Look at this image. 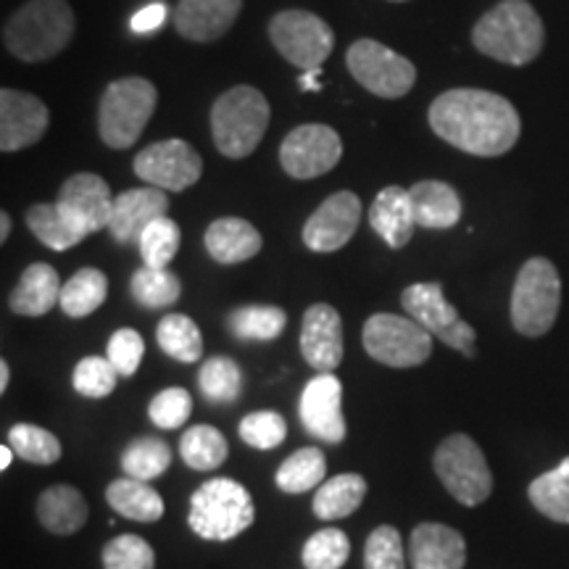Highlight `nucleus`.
<instances>
[{
    "mask_svg": "<svg viewBox=\"0 0 569 569\" xmlns=\"http://www.w3.org/2000/svg\"><path fill=\"white\" fill-rule=\"evenodd\" d=\"M256 507L248 490L230 478L206 480L190 498V530L203 540H232L253 525Z\"/></svg>",
    "mask_w": 569,
    "mask_h": 569,
    "instance_id": "5",
    "label": "nucleus"
},
{
    "mask_svg": "<svg viewBox=\"0 0 569 569\" xmlns=\"http://www.w3.org/2000/svg\"><path fill=\"white\" fill-rule=\"evenodd\" d=\"M56 203H59V209L67 213L71 222L88 234L109 230L113 196L109 190V182H106L103 177L90 172L69 177V180L61 184Z\"/></svg>",
    "mask_w": 569,
    "mask_h": 569,
    "instance_id": "17",
    "label": "nucleus"
},
{
    "mask_svg": "<svg viewBox=\"0 0 569 569\" xmlns=\"http://www.w3.org/2000/svg\"><path fill=\"white\" fill-rule=\"evenodd\" d=\"M130 293L134 301L146 309H169V306L180 301L182 282L180 277L169 269L146 267L142 264L130 280Z\"/></svg>",
    "mask_w": 569,
    "mask_h": 569,
    "instance_id": "37",
    "label": "nucleus"
},
{
    "mask_svg": "<svg viewBox=\"0 0 569 569\" xmlns=\"http://www.w3.org/2000/svg\"><path fill=\"white\" fill-rule=\"evenodd\" d=\"M284 325H288V315L280 309V306H240L234 309L230 319H227V327L238 340H259V343H267V340H274L282 336Z\"/></svg>",
    "mask_w": 569,
    "mask_h": 569,
    "instance_id": "34",
    "label": "nucleus"
},
{
    "mask_svg": "<svg viewBox=\"0 0 569 569\" xmlns=\"http://www.w3.org/2000/svg\"><path fill=\"white\" fill-rule=\"evenodd\" d=\"M172 465V448L159 438H138L122 451V469L127 478L151 482L161 478Z\"/></svg>",
    "mask_w": 569,
    "mask_h": 569,
    "instance_id": "38",
    "label": "nucleus"
},
{
    "mask_svg": "<svg viewBox=\"0 0 569 569\" xmlns=\"http://www.w3.org/2000/svg\"><path fill=\"white\" fill-rule=\"evenodd\" d=\"M238 432L243 443L256 448V451H272L288 438V425L277 411H253V415L243 417Z\"/></svg>",
    "mask_w": 569,
    "mask_h": 569,
    "instance_id": "46",
    "label": "nucleus"
},
{
    "mask_svg": "<svg viewBox=\"0 0 569 569\" xmlns=\"http://www.w3.org/2000/svg\"><path fill=\"white\" fill-rule=\"evenodd\" d=\"M298 415L311 438L322 440V443H343V386L338 377L332 372H319L315 380L306 382Z\"/></svg>",
    "mask_w": 569,
    "mask_h": 569,
    "instance_id": "15",
    "label": "nucleus"
},
{
    "mask_svg": "<svg viewBox=\"0 0 569 569\" xmlns=\"http://www.w3.org/2000/svg\"><path fill=\"white\" fill-rule=\"evenodd\" d=\"M198 388L211 403H232L243 390V372L230 356H213L198 372Z\"/></svg>",
    "mask_w": 569,
    "mask_h": 569,
    "instance_id": "39",
    "label": "nucleus"
},
{
    "mask_svg": "<svg viewBox=\"0 0 569 569\" xmlns=\"http://www.w3.org/2000/svg\"><path fill=\"white\" fill-rule=\"evenodd\" d=\"M319 71H322V69H315V71H303V74H301V88H303V90H311V92H317L319 88H322V84H319Z\"/></svg>",
    "mask_w": 569,
    "mask_h": 569,
    "instance_id": "50",
    "label": "nucleus"
},
{
    "mask_svg": "<svg viewBox=\"0 0 569 569\" xmlns=\"http://www.w3.org/2000/svg\"><path fill=\"white\" fill-rule=\"evenodd\" d=\"M427 119L440 140L482 159L511 151L522 132L515 106L478 88H457L438 96Z\"/></svg>",
    "mask_w": 569,
    "mask_h": 569,
    "instance_id": "1",
    "label": "nucleus"
},
{
    "mask_svg": "<svg viewBox=\"0 0 569 569\" xmlns=\"http://www.w3.org/2000/svg\"><path fill=\"white\" fill-rule=\"evenodd\" d=\"M74 38V11L67 0H30L3 27L6 51L19 61H48Z\"/></svg>",
    "mask_w": 569,
    "mask_h": 569,
    "instance_id": "3",
    "label": "nucleus"
},
{
    "mask_svg": "<svg viewBox=\"0 0 569 569\" xmlns=\"http://www.w3.org/2000/svg\"><path fill=\"white\" fill-rule=\"evenodd\" d=\"M38 519L53 536H71L88 522V501L77 488L53 486L38 498Z\"/></svg>",
    "mask_w": 569,
    "mask_h": 569,
    "instance_id": "27",
    "label": "nucleus"
},
{
    "mask_svg": "<svg viewBox=\"0 0 569 569\" xmlns=\"http://www.w3.org/2000/svg\"><path fill=\"white\" fill-rule=\"evenodd\" d=\"M561 280L557 267L543 256L525 261L511 290V325L519 336L540 338L559 317Z\"/></svg>",
    "mask_w": 569,
    "mask_h": 569,
    "instance_id": "7",
    "label": "nucleus"
},
{
    "mask_svg": "<svg viewBox=\"0 0 569 569\" xmlns=\"http://www.w3.org/2000/svg\"><path fill=\"white\" fill-rule=\"evenodd\" d=\"M9 380H11L9 365H6V361H0V393H6V388H9Z\"/></svg>",
    "mask_w": 569,
    "mask_h": 569,
    "instance_id": "53",
    "label": "nucleus"
},
{
    "mask_svg": "<svg viewBox=\"0 0 569 569\" xmlns=\"http://www.w3.org/2000/svg\"><path fill=\"white\" fill-rule=\"evenodd\" d=\"M206 251L219 264H243L261 251V234L240 217H222L206 230Z\"/></svg>",
    "mask_w": 569,
    "mask_h": 569,
    "instance_id": "24",
    "label": "nucleus"
},
{
    "mask_svg": "<svg viewBox=\"0 0 569 569\" xmlns=\"http://www.w3.org/2000/svg\"><path fill=\"white\" fill-rule=\"evenodd\" d=\"M106 296H109V280L101 269H80L69 277V282L61 288V311L71 319H84L92 311L101 309Z\"/></svg>",
    "mask_w": 569,
    "mask_h": 569,
    "instance_id": "31",
    "label": "nucleus"
},
{
    "mask_svg": "<svg viewBox=\"0 0 569 569\" xmlns=\"http://www.w3.org/2000/svg\"><path fill=\"white\" fill-rule=\"evenodd\" d=\"M132 167L142 182L169 190V193H182V190L193 188L203 174L201 156L184 140H161L142 148L134 156Z\"/></svg>",
    "mask_w": 569,
    "mask_h": 569,
    "instance_id": "13",
    "label": "nucleus"
},
{
    "mask_svg": "<svg viewBox=\"0 0 569 569\" xmlns=\"http://www.w3.org/2000/svg\"><path fill=\"white\" fill-rule=\"evenodd\" d=\"M163 21H167V6L163 3H148L146 9H140L130 21V30L134 34H151L161 30Z\"/></svg>",
    "mask_w": 569,
    "mask_h": 569,
    "instance_id": "49",
    "label": "nucleus"
},
{
    "mask_svg": "<svg viewBox=\"0 0 569 569\" xmlns=\"http://www.w3.org/2000/svg\"><path fill=\"white\" fill-rule=\"evenodd\" d=\"M343 140L327 124L296 127L280 146V163L293 180H315L338 167Z\"/></svg>",
    "mask_w": 569,
    "mask_h": 569,
    "instance_id": "14",
    "label": "nucleus"
},
{
    "mask_svg": "<svg viewBox=\"0 0 569 569\" xmlns=\"http://www.w3.org/2000/svg\"><path fill=\"white\" fill-rule=\"evenodd\" d=\"M346 67L353 80L377 98H403L417 82V69L407 56L369 38L348 48Z\"/></svg>",
    "mask_w": 569,
    "mask_h": 569,
    "instance_id": "12",
    "label": "nucleus"
},
{
    "mask_svg": "<svg viewBox=\"0 0 569 569\" xmlns=\"http://www.w3.org/2000/svg\"><path fill=\"white\" fill-rule=\"evenodd\" d=\"M117 367L111 365L109 356H84L71 375V386L84 398H106L117 388Z\"/></svg>",
    "mask_w": 569,
    "mask_h": 569,
    "instance_id": "43",
    "label": "nucleus"
},
{
    "mask_svg": "<svg viewBox=\"0 0 569 569\" xmlns=\"http://www.w3.org/2000/svg\"><path fill=\"white\" fill-rule=\"evenodd\" d=\"M9 446L17 451V457L32 461V465H56L61 459L59 438L38 425H13Z\"/></svg>",
    "mask_w": 569,
    "mask_h": 569,
    "instance_id": "42",
    "label": "nucleus"
},
{
    "mask_svg": "<svg viewBox=\"0 0 569 569\" xmlns=\"http://www.w3.org/2000/svg\"><path fill=\"white\" fill-rule=\"evenodd\" d=\"M156 343L169 359L193 365L203 356V336L198 325L184 315H167L156 327Z\"/></svg>",
    "mask_w": 569,
    "mask_h": 569,
    "instance_id": "33",
    "label": "nucleus"
},
{
    "mask_svg": "<svg viewBox=\"0 0 569 569\" xmlns=\"http://www.w3.org/2000/svg\"><path fill=\"white\" fill-rule=\"evenodd\" d=\"M169 198L161 188H134L113 198L109 232L117 243H138L142 230L156 219L167 217Z\"/></svg>",
    "mask_w": 569,
    "mask_h": 569,
    "instance_id": "20",
    "label": "nucleus"
},
{
    "mask_svg": "<svg viewBox=\"0 0 569 569\" xmlns=\"http://www.w3.org/2000/svg\"><path fill=\"white\" fill-rule=\"evenodd\" d=\"M409 557L411 569H465V536L448 525L422 522L411 532Z\"/></svg>",
    "mask_w": 569,
    "mask_h": 569,
    "instance_id": "21",
    "label": "nucleus"
},
{
    "mask_svg": "<svg viewBox=\"0 0 569 569\" xmlns=\"http://www.w3.org/2000/svg\"><path fill=\"white\" fill-rule=\"evenodd\" d=\"M369 224H372V230L380 234L390 248H396V251L407 246L417 227L409 190L398 188V184L382 188L372 206H369Z\"/></svg>",
    "mask_w": 569,
    "mask_h": 569,
    "instance_id": "23",
    "label": "nucleus"
},
{
    "mask_svg": "<svg viewBox=\"0 0 569 569\" xmlns=\"http://www.w3.org/2000/svg\"><path fill=\"white\" fill-rule=\"evenodd\" d=\"M180 240H182V232L174 219L169 217L156 219V222H151L146 230H142L138 240L142 264L167 269L169 261L174 259L177 251H180Z\"/></svg>",
    "mask_w": 569,
    "mask_h": 569,
    "instance_id": "40",
    "label": "nucleus"
},
{
    "mask_svg": "<svg viewBox=\"0 0 569 569\" xmlns=\"http://www.w3.org/2000/svg\"><path fill=\"white\" fill-rule=\"evenodd\" d=\"M361 222V201L351 190L330 196L306 219L303 243L315 253H336L356 234Z\"/></svg>",
    "mask_w": 569,
    "mask_h": 569,
    "instance_id": "16",
    "label": "nucleus"
},
{
    "mask_svg": "<svg viewBox=\"0 0 569 569\" xmlns=\"http://www.w3.org/2000/svg\"><path fill=\"white\" fill-rule=\"evenodd\" d=\"M528 496L540 515L559 525H569V457L532 480Z\"/></svg>",
    "mask_w": 569,
    "mask_h": 569,
    "instance_id": "32",
    "label": "nucleus"
},
{
    "mask_svg": "<svg viewBox=\"0 0 569 569\" xmlns=\"http://www.w3.org/2000/svg\"><path fill=\"white\" fill-rule=\"evenodd\" d=\"M390 3H403V0H390Z\"/></svg>",
    "mask_w": 569,
    "mask_h": 569,
    "instance_id": "54",
    "label": "nucleus"
},
{
    "mask_svg": "<svg viewBox=\"0 0 569 569\" xmlns=\"http://www.w3.org/2000/svg\"><path fill=\"white\" fill-rule=\"evenodd\" d=\"M367 496V480L361 475L346 472L338 475V478L327 480L325 486L317 488L315 493V515L325 522H332V519L351 517L356 509L361 507Z\"/></svg>",
    "mask_w": 569,
    "mask_h": 569,
    "instance_id": "29",
    "label": "nucleus"
},
{
    "mask_svg": "<svg viewBox=\"0 0 569 569\" xmlns=\"http://www.w3.org/2000/svg\"><path fill=\"white\" fill-rule=\"evenodd\" d=\"M401 306L417 325H422L432 338L440 340V343L465 353L467 359H475V356H478V348H475L478 332H475V327L467 325L465 319L459 317V311L446 301L443 284L440 282L409 284L401 293Z\"/></svg>",
    "mask_w": 569,
    "mask_h": 569,
    "instance_id": "9",
    "label": "nucleus"
},
{
    "mask_svg": "<svg viewBox=\"0 0 569 569\" xmlns=\"http://www.w3.org/2000/svg\"><path fill=\"white\" fill-rule=\"evenodd\" d=\"M106 501L117 515L132 519V522H159L163 511H167L159 490L132 478L113 480L106 490Z\"/></svg>",
    "mask_w": 569,
    "mask_h": 569,
    "instance_id": "28",
    "label": "nucleus"
},
{
    "mask_svg": "<svg viewBox=\"0 0 569 569\" xmlns=\"http://www.w3.org/2000/svg\"><path fill=\"white\" fill-rule=\"evenodd\" d=\"M9 234H11V217L3 211L0 213V240L6 243V240H9Z\"/></svg>",
    "mask_w": 569,
    "mask_h": 569,
    "instance_id": "52",
    "label": "nucleus"
},
{
    "mask_svg": "<svg viewBox=\"0 0 569 569\" xmlns=\"http://www.w3.org/2000/svg\"><path fill=\"white\" fill-rule=\"evenodd\" d=\"M240 9L243 0H180L174 27L184 40L213 42L230 30Z\"/></svg>",
    "mask_w": 569,
    "mask_h": 569,
    "instance_id": "22",
    "label": "nucleus"
},
{
    "mask_svg": "<svg viewBox=\"0 0 569 569\" xmlns=\"http://www.w3.org/2000/svg\"><path fill=\"white\" fill-rule=\"evenodd\" d=\"M301 353L317 372H336L343 361V322L330 303L306 309L301 325Z\"/></svg>",
    "mask_w": 569,
    "mask_h": 569,
    "instance_id": "19",
    "label": "nucleus"
},
{
    "mask_svg": "<svg viewBox=\"0 0 569 569\" xmlns=\"http://www.w3.org/2000/svg\"><path fill=\"white\" fill-rule=\"evenodd\" d=\"M269 40L284 61L303 71L322 69L336 48V32L325 19L309 11H280L269 21Z\"/></svg>",
    "mask_w": 569,
    "mask_h": 569,
    "instance_id": "10",
    "label": "nucleus"
},
{
    "mask_svg": "<svg viewBox=\"0 0 569 569\" xmlns=\"http://www.w3.org/2000/svg\"><path fill=\"white\" fill-rule=\"evenodd\" d=\"M227 453H230V446H227V438L217 430V427L196 425L182 432L180 457L190 469L209 472V469L224 465Z\"/></svg>",
    "mask_w": 569,
    "mask_h": 569,
    "instance_id": "35",
    "label": "nucleus"
},
{
    "mask_svg": "<svg viewBox=\"0 0 569 569\" xmlns=\"http://www.w3.org/2000/svg\"><path fill=\"white\" fill-rule=\"evenodd\" d=\"M365 569H407L401 532L393 525H380L367 538Z\"/></svg>",
    "mask_w": 569,
    "mask_h": 569,
    "instance_id": "45",
    "label": "nucleus"
},
{
    "mask_svg": "<svg viewBox=\"0 0 569 569\" xmlns=\"http://www.w3.org/2000/svg\"><path fill=\"white\" fill-rule=\"evenodd\" d=\"M415 206L417 227L425 230H451L461 219L459 193L451 184L438 180H422L409 190Z\"/></svg>",
    "mask_w": 569,
    "mask_h": 569,
    "instance_id": "26",
    "label": "nucleus"
},
{
    "mask_svg": "<svg viewBox=\"0 0 569 569\" xmlns=\"http://www.w3.org/2000/svg\"><path fill=\"white\" fill-rule=\"evenodd\" d=\"M351 557V540L343 530L325 528L303 543V565L306 569H343Z\"/></svg>",
    "mask_w": 569,
    "mask_h": 569,
    "instance_id": "41",
    "label": "nucleus"
},
{
    "mask_svg": "<svg viewBox=\"0 0 569 569\" xmlns=\"http://www.w3.org/2000/svg\"><path fill=\"white\" fill-rule=\"evenodd\" d=\"M13 453H17V451H13V448H11L9 443H6V446H0V469H3V472H6V469L11 467V461H13Z\"/></svg>",
    "mask_w": 569,
    "mask_h": 569,
    "instance_id": "51",
    "label": "nucleus"
},
{
    "mask_svg": "<svg viewBox=\"0 0 569 569\" xmlns=\"http://www.w3.org/2000/svg\"><path fill=\"white\" fill-rule=\"evenodd\" d=\"M269 127V103L251 84H238L211 109V138L227 159H246L259 148Z\"/></svg>",
    "mask_w": 569,
    "mask_h": 569,
    "instance_id": "4",
    "label": "nucleus"
},
{
    "mask_svg": "<svg viewBox=\"0 0 569 569\" xmlns=\"http://www.w3.org/2000/svg\"><path fill=\"white\" fill-rule=\"evenodd\" d=\"M546 30L528 0H501L475 24L472 42L488 59L525 67L543 51Z\"/></svg>",
    "mask_w": 569,
    "mask_h": 569,
    "instance_id": "2",
    "label": "nucleus"
},
{
    "mask_svg": "<svg viewBox=\"0 0 569 569\" xmlns=\"http://www.w3.org/2000/svg\"><path fill=\"white\" fill-rule=\"evenodd\" d=\"M159 92L153 82L142 77H122L106 88L98 106V132L113 151H124L140 140L146 124L151 122Z\"/></svg>",
    "mask_w": 569,
    "mask_h": 569,
    "instance_id": "6",
    "label": "nucleus"
},
{
    "mask_svg": "<svg viewBox=\"0 0 569 569\" xmlns=\"http://www.w3.org/2000/svg\"><path fill=\"white\" fill-rule=\"evenodd\" d=\"M106 356L113 367H117L119 377H132L142 365V356H146V343H142V336L138 330H117L109 340V348H106Z\"/></svg>",
    "mask_w": 569,
    "mask_h": 569,
    "instance_id": "48",
    "label": "nucleus"
},
{
    "mask_svg": "<svg viewBox=\"0 0 569 569\" xmlns=\"http://www.w3.org/2000/svg\"><path fill=\"white\" fill-rule=\"evenodd\" d=\"M432 467L461 507H480L493 493V472H490L486 453L465 432H453L438 446Z\"/></svg>",
    "mask_w": 569,
    "mask_h": 569,
    "instance_id": "8",
    "label": "nucleus"
},
{
    "mask_svg": "<svg viewBox=\"0 0 569 569\" xmlns=\"http://www.w3.org/2000/svg\"><path fill=\"white\" fill-rule=\"evenodd\" d=\"M103 569H156V553L146 538L127 532L103 546Z\"/></svg>",
    "mask_w": 569,
    "mask_h": 569,
    "instance_id": "44",
    "label": "nucleus"
},
{
    "mask_svg": "<svg viewBox=\"0 0 569 569\" xmlns=\"http://www.w3.org/2000/svg\"><path fill=\"white\" fill-rule=\"evenodd\" d=\"M361 340L375 361L393 369L419 367L432 353V336L411 317L372 315L365 322Z\"/></svg>",
    "mask_w": 569,
    "mask_h": 569,
    "instance_id": "11",
    "label": "nucleus"
},
{
    "mask_svg": "<svg viewBox=\"0 0 569 569\" xmlns=\"http://www.w3.org/2000/svg\"><path fill=\"white\" fill-rule=\"evenodd\" d=\"M27 227L34 238L51 251H69L77 243L88 238V232L80 230L71 219L59 209V203H38L27 211Z\"/></svg>",
    "mask_w": 569,
    "mask_h": 569,
    "instance_id": "30",
    "label": "nucleus"
},
{
    "mask_svg": "<svg viewBox=\"0 0 569 569\" xmlns=\"http://www.w3.org/2000/svg\"><path fill=\"white\" fill-rule=\"evenodd\" d=\"M51 113L40 98L30 92L0 90V151L13 153L30 148L48 130Z\"/></svg>",
    "mask_w": 569,
    "mask_h": 569,
    "instance_id": "18",
    "label": "nucleus"
},
{
    "mask_svg": "<svg viewBox=\"0 0 569 569\" xmlns=\"http://www.w3.org/2000/svg\"><path fill=\"white\" fill-rule=\"evenodd\" d=\"M193 415V398L184 388H167L159 396H153L151 407H148V417L161 430H180Z\"/></svg>",
    "mask_w": 569,
    "mask_h": 569,
    "instance_id": "47",
    "label": "nucleus"
},
{
    "mask_svg": "<svg viewBox=\"0 0 569 569\" xmlns=\"http://www.w3.org/2000/svg\"><path fill=\"white\" fill-rule=\"evenodd\" d=\"M327 475V461L325 453L317 446L298 448L293 457L282 461V467L277 469V488L282 493H306V490L322 486Z\"/></svg>",
    "mask_w": 569,
    "mask_h": 569,
    "instance_id": "36",
    "label": "nucleus"
},
{
    "mask_svg": "<svg viewBox=\"0 0 569 569\" xmlns=\"http://www.w3.org/2000/svg\"><path fill=\"white\" fill-rule=\"evenodd\" d=\"M61 288L59 272L51 264L27 267L9 298L11 311L19 317H46L61 301Z\"/></svg>",
    "mask_w": 569,
    "mask_h": 569,
    "instance_id": "25",
    "label": "nucleus"
}]
</instances>
